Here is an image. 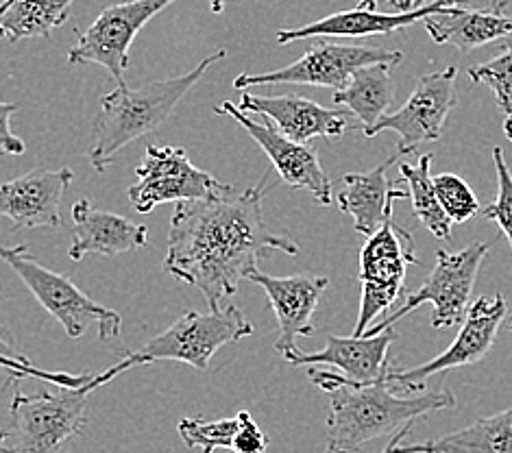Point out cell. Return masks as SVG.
<instances>
[{
    "mask_svg": "<svg viewBox=\"0 0 512 453\" xmlns=\"http://www.w3.org/2000/svg\"><path fill=\"white\" fill-rule=\"evenodd\" d=\"M266 179L249 190H231L221 199L177 203L170 216L168 275L197 288L207 308H225L240 281L271 251L297 255L299 244L268 229L262 203Z\"/></svg>",
    "mask_w": 512,
    "mask_h": 453,
    "instance_id": "1",
    "label": "cell"
},
{
    "mask_svg": "<svg viewBox=\"0 0 512 453\" xmlns=\"http://www.w3.org/2000/svg\"><path fill=\"white\" fill-rule=\"evenodd\" d=\"M308 375L314 386L329 393L325 453H362L371 440L399 434L423 416L451 410L458 403L449 390L399 395L388 373L375 384H353L340 373L319 369H310Z\"/></svg>",
    "mask_w": 512,
    "mask_h": 453,
    "instance_id": "2",
    "label": "cell"
},
{
    "mask_svg": "<svg viewBox=\"0 0 512 453\" xmlns=\"http://www.w3.org/2000/svg\"><path fill=\"white\" fill-rule=\"evenodd\" d=\"M225 57L227 51L221 48L186 75L146 83L142 88L118 85L116 90L105 94L101 112L94 120V144L88 153L90 166L96 173H105L125 146L160 129L205 72Z\"/></svg>",
    "mask_w": 512,
    "mask_h": 453,
    "instance_id": "3",
    "label": "cell"
},
{
    "mask_svg": "<svg viewBox=\"0 0 512 453\" xmlns=\"http://www.w3.org/2000/svg\"><path fill=\"white\" fill-rule=\"evenodd\" d=\"M251 334L253 325L236 305H225L221 310L205 314L188 310L173 325L166 327L162 334L153 336L140 351L127 353V358L109 366L105 373L94 375L88 390L94 393V390L103 388L120 373L162 360L184 362L197 371H207L218 351L240 342L242 338H249Z\"/></svg>",
    "mask_w": 512,
    "mask_h": 453,
    "instance_id": "4",
    "label": "cell"
},
{
    "mask_svg": "<svg viewBox=\"0 0 512 453\" xmlns=\"http://www.w3.org/2000/svg\"><path fill=\"white\" fill-rule=\"evenodd\" d=\"M0 260L22 279V284L42 303V308L62 323L68 338L77 340L96 325L99 340H112L123 329V316L90 299L70 277L48 271L31 255L27 244L0 247Z\"/></svg>",
    "mask_w": 512,
    "mask_h": 453,
    "instance_id": "5",
    "label": "cell"
},
{
    "mask_svg": "<svg viewBox=\"0 0 512 453\" xmlns=\"http://www.w3.org/2000/svg\"><path fill=\"white\" fill-rule=\"evenodd\" d=\"M88 386L59 393H14L9 406V453H59L88 423Z\"/></svg>",
    "mask_w": 512,
    "mask_h": 453,
    "instance_id": "6",
    "label": "cell"
},
{
    "mask_svg": "<svg viewBox=\"0 0 512 453\" xmlns=\"http://www.w3.org/2000/svg\"><path fill=\"white\" fill-rule=\"evenodd\" d=\"M486 253H489V242H471L458 253H449L445 249L436 251V266L425 279V284L408 292L406 301L395 314H388L384 321L375 323L367 329L364 336H380L401 318L408 316L423 303L434 305L432 314V327L434 329H447L460 325L465 321V316L471 308V297H473V286L475 279H478V271L484 262Z\"/></svg>",
    "mask_w": 512,
    "mask_h": 453,
    "instance_id": "7",
    "label": "cell"
},
{
    "mask_svg": "<svg viewBox=\"0 0 512 453\" xmlns=\"http://www.w3.org/2000/svg\"><path fill=\"white\" fill-rule=\"evenodd\" d=\"M408 264H419V257L414 253V238L408 229L390 218L367 238L360 251L358 279L362 284V299L353 336L362 338L367 334L373 318L393 308L404 295Z\"/></svg>",
    "mask_w": 512,
    "mask_h": 453,
    "instance_id": "8",
    "label": "cell"
},
{
    "mask_svg": "<svg viewBox=\"0 0 512 453\" xmlns=\"http://www.w3.org/2000/svg\"><path fill=\"white\" fill-rule=\"evenodd\" d=\"M138 181L129 188L133 210L151 214L157 205L212 201L229 194L231 186L192 164L181 146H146Z\"/></svg>",
    "mask_w": 512,
    "mask_h": 453,
    "instance_id": "9",
    "label": "cell"
},
{
    "mask_svg": "<svg viewBox=\"0 0 512 453\" xmlns=\"http://www.w3.org/2000/svg\"><path fill=\"white\" fill-rule=\"evenodd\" d=\"M404 59L401 51H388V48L369 46H347L321 40L308 48L295 64L279 70L260 72V75H240L234 81V88L247 92L255 85H316V88H332L336 92L345 90L351 77L360 68L373 64L397 66Z\"/></svg>",
    "mask_w": 512,
    "mask_h": 453,
    "instance_id": "10",
    "label": "cell"
},
{
    "mask_svg": "<svg viewBox=\"0 0 512 453\" xmlns=\"http://www.w3.org/2000/svg\"><path fill=\"white\" fill-rule=\"evenodd\" d=\"M173 3L175 0H127V3L105 7L68 51V64L103 66L118 85H127L125 75L133 40L146 22Z\"/></svg>",
    "mask_w": 512,
    "mask_h": 453,
    "instance_id": "11",
    "label": "cell"
},
{
    "mask_svg": "<svg viewBox=\"0 0 512 453\" xmlns=\"http://www.w3.org/2000/svg\"><path fill=\"white\" fill-rule=\"evenodd\" d=\"M506 314L508 303L502 295H497L495 299L480 297L478 301H473L465 321L460 323V332L456 334L454 342H451L443 353H438L434 360L421 366H414V369L390 366V384H393L401 395H419L425 390V382H428L432 375L482 362L484 355L491 351Z\"/></svg>",
    "mask_w": 512,
    "mask_h": 453,
    "instance_id": "12",
    "label": "cell"
},
{
    "mask_svg": "<svg viewBox=\"0 0 512 453\" xmlns=\"http://www.w3.org/2000/svg\"><path fill=\"white\" fill-rule=\"evenodd\" d=\"M456 79L458 70L454 66L423 75L401 109L386 114L373 127L362 129V133L367 138H375L382 131H395L399 136L397 151L404 155L417 151V146L423 142L441 140L445 120L458 103Z\"/></svg>",
    "mask_w": 512,
    "mask_h": 453,
    "instance_id": "13",
    "label": "cell"
},
{
    "mask_svg": "<svg viewBox=\"0 0 512 453\" xmlns=\"http://www.w3.org/2000/svg\"><path fill=\"white\" fill-rule=\"evenodd\" d=\"M214 112L234 118L238 125L249 133L251 140L266 153V157L271 159L275 173L284 183H288L290 188L310 192L312 199L323 207L332 205L334 201L332 179L327 177L319 159V153H316L314 146L288 140L271 125V122L268 120L258 122L249 118V114L240 112L238 105L231 101H223L221 105H216Z\"/></svg>",
    "mask_w": 512,
    "mask_h": 453,
    "instance_id": "14",
    "label": "cell"
},
{
    "mask_svg": "<svg viewBox=\"0 0 512 453\" xmlns=\"http://www.w3.org/2000/svg\"><path fill=\"white\" fill-rule=\"evenodd\" d=\"M253 284H258L268 297V303L275 312L279 325V338L275 340L277 353L288 360L290 355L299 351L297 338L314 336V312L319 308L323 292L329 286L327 277L314 275H292V277H271L262 271L249 273L247 277Z\"/></svg>",
    "mask_w": 512,
    "mask_h": 453,
    "instance_id": "15",
    "label": "cell"
},
{
    "mask_svg": "<svg viewBox=\"0 0 512 453\" xmlns=\"http://www.w3.org/2000/svg\"><path fill=\"white\" fill-rule=\"evenodd\" d=\"M75 173L70 168L38 166L0 186V216L11 229L62 227V199Z\"/></svg>",
    "mask_w": 512,
    "mask_h": 453,
    "instance_id": "16",
    "label": "cell"
},
{
    "mask_svg": "<svg viewBox=\"0 0 512 453\" xmlns=\"http://www.w3.org/2000/svg\"><path fill=\"white\" fill-rule=\"evenodd\" d=\"M238 109L264 116L282 136L299 144H310L314 138H340L349 127V116L343 109H327L299 94L260 96L242 92Z\"/></svg>",
    "mask_w": 512,
    "mask_h": 453,
    "instance_id": "17",
    "label": "cell"
},
{
    "mask_svg": "<svg viewBox=\"0 0 512 453\" xmlns=\"http://www.w3.org/2000/svg\"><path fill=\"white\" fill-rule=\"evenodd\" d=\"M471 0H434V3L401 11V14H382V11L373 9H349V11H338L327 18H321L316 22L306 24V27L299 29H282L277 31V42L279 44H290L308 38H369V35H390L401 29H408L410 24H417L428 20L432 16L443 14L449 7H462L469 5Z\"/></svg>",
    "mask_w": 512,
    "mask_h": 453,
    "instance_id": "18",
    "label": "cell"
},
{
    "mask_svg": "<svg viewBox=\"0 0 512 453\" xmlns=\"http://www.w3.org/2000/svg\"><path fill=\"white\" fill-rule=\"evenodd\" d=\"M397 340L393 329L380 336H327L325 347L314 353L301 349L286 360L292 366H334L345 379L353 384H375L386 377L390 362L388 351Z\"/></svg>",
    "mask_w": 512,
    "mask_h": 453,
    "instance_id": "19",
    "label": "cell"
},
{
    "mask_svg": "<svg viewBox=\"0 0 512 453\" xmlns=\"http://www.w3.org/2000/svg\"><path fill=\"white\" fill-rule=\"evenodd\" d=\"M149 244V229L131 218L96 210L88 201L81 199L72 205V238L68 255L81 262L88 255H120L144 249Z\"/></svg>",
    "mask_w": 512,
    "mask_h": 453,
    "instance_id": "20",
    "label": "cell"
},
{
    "mask_svg": "<svg viewBox=\"0 0 512 453\" xmlns=\"http://www.w3.org/2000/svg\"><path fill=\"white\" fill-rule=\"evenodd\" d=\"M399 157H406L401 151L390 155L380 166L367 173H347L340 181L336 192V203L340 212L351 216L353 229L362 236H373L386 220L393 218V205L397 199H406L408 192H401L393 181L388 179V168Z\"/></svg>",
    "mask_w": 512,
    "mask_h": 453,
    "instance_id": "21",
    "label": "cell"
},
{
    "mask_svg": "<svg viewBox=\"0 0 512 453\" xmlns=\"http://www.w3.org/2000/svg\"><path fill=\"white\" fill-rule=\"evenodd\" d=\"M508 0H497L489 9L449 7L425 22V31L436 44L458 48L460 53H471L475 48L491 44L512 35V18L504 14Z\"/></svg>",
    "mask_w": 512,
    "mask_h": 453,
    "instance_id": "22",
    "label": "cell"
},
{
    "mask_svg": "<svg viewBox=\"0 0 512 453\" xmlns=\"http://www.w3.org/2000/svg\"><path fill=\"white\" fill-rule=\"evenodd\" d=\"M410 430L395 434L384 453H512V408L484 416L458 432L404 445Z\"/></svg>",
    "mask_w": 512,
    "mask_h": 453,
    "instance_id": "23",
    "label": "cell"
},
{
    "mask_svg": "<svg viewBox=\"0 0 512 453\" xmlns=\"http://www.w3.org/2000/svg\"><path fill=\"white\" fill-rule=\"evenodd\" d=\"M390 68L386 64H373L360 68L351 77L345 90L334 94V105H343L351 116L362 125V129L380 122L390 105L395 101V83L390 79Z\"/></svg>",
    "mask_w": 512,
    "mask_h": 453,
    "instance_id": "24",
    "label": "cell"
},
{
    "mask_svg": "<svg viewBox=\"0 0 512 453\" xmlns=\"http://www.w3.org/2000/svg\"><path fill=\"white\" fill-rule=\"evenodd\" d=\"M75 0H3L0 40L16 44L29 38H48L68 20Z\"/></svg>",
    "mask_w": 512,
    "mask_h": 453,
    "instance_id": "25",
    "label": "cell"
},
{
    "mask_svg": "<svg viewBox=\"0 0 512 453\" xmlns=\"http://www.w3.org/2000/svg\"><path fill=\"white\" fill-rule=\"evenodd\" d=\"M430 166H432L430 153L421 155L417 164L404 162L399 166L401 183H406L408 186V194L412 199V212L419 218V223L428 229L434 238L449 240L454 223H451L447 214L443 212L441 203H438L432 175H430Z\"/></svg>",
    "mask_w": 512,
    "mask_h": 453,
    "instance_id": "26",
    "label": "cell"
},
{
    "mask_svg": "<svg viewBox=\"0 0 512 453\" xmlns=\"http://www.w3.org/2000/svg\"><path fill=\"white\" fill-rule=\"evenodd\" d=\"M179 436L186 447L201 449L203 453H214L216 449H234V440L240 430V414L234 419H218V421H203V419H181Z\"/></svg>",
    "mask_w": 512,
    "mask_h": 453,
    "instance_id": "27",
    "label": "cell"
},
{
    "mask_svg": "<svg viewBox=\"0 0 512 453\" xmlns=\"http://www.w3.org/2000/svg\"><path fill=\"white\" fill-rule=\"evenodd\" d=\"M432 183L438 203H441L443 212L447 214L451 223H467L473 216H478V197H475L465 179L454 173H441L432 177Z\"/></svg>",
    "mask_w": 512,
    "mask_h": 453,
    "instance_id": "28",
    "label": "cell"
},
{
    "mask_svg": "<svg viewBox=\"0 0 512 453\" xmlns=\"http://www.w3.org/2000/svg\"><path fill=\"white\" fill-rule=\"evenodd\" d=\"M467 72L473 83H482L495 94L497 105L506 116L512 114V46L486 64L471 66Z\"/></svg>",
    "mask_w": 512,
    "mask_h": 453,
    "instance_id": "29",
    "label": "cell"
},
{
    "mask_svg": "<svg viewBox=\"0 0 512 453\" xmlns=\"http://www.w3.org/2000/svg\"><path fill=\"white\" fill-rule=\"evenodd\" d=\"M493 162H495V175H497V194L495 199L484 207L482 214L484 218L493 220V223L504 231L512 251V173L506 164L504 151L499 149V146L493 149ZM510 332H512V321H510Z\"/></svg>",
    "mask_w": 512,
    "mask_h": 453,
    "instance_id": "30",
    "label": "cell"
},
{
    "mask_svg": "<svg viewBox=\"0 0 512 453\" xmlns=\"http://www.w3.org/2000/svg\"><path fill=\"white\" fill-rule=\"evenodd\" d=\"M0 369L9 371L7 384H14L16 379L24 377H33V379H42V382L55 384L59 388H68V390H79L83 386H88L92 382L94 375H70V373H53V371H44L38 369L27 355H18V358H11V355L0 353Z\"/></svg>",
    "mask_w": 512,
    "mask_h": 453,
    "instance_id": "31",
    "label": "cell"
},
{
    "mask_svg": "<svg viewBox=\"0 0 512 453\" xmlns=\"http://www.w3.org/2000/svg\"><path fill=\"white\" fill-rule=\"evenodd\" d=\"M240 414V430L234 440V453H266L268 449V438L260 430L258 423L251 419L249 412H238Z\"/></svg>",
    "mask_w": 512,
    "mask_h": 453,
    "instance_id": "32",
    "label": "cell"
},
{
    "mask_svg": "<svg viewBox=\"0 0 512 453\" xmlns=\"http://www.w3.org/2000/svg\"><path fill=\"white\" fill-rule=\"evenodd\" d=\"M18 103H3L0 101V153L9 157H20L27 151V146L11 131V118L18 114Z\"/></svg>",
    "mask_w": 512,
    "mask_h": 453,
    "instance_id": "33",
    "label": "cell"
},
{
    "mask_svg": "<svg viewBox=\"0 0 512 453\" xmlns=\"http://www.w3.org/2000/svg\"><path fill=\"white\" fill-rule=\"evenodd\" d=\"M377 3L380 0H360V9H377ZM386 3L393 5L397 9V14H401V11H410V0H386Z\"/></svg>",
    "mask_w": 512,
    "mask_h": 453,
    "instance_id": "34",
    "label": "cell"
},
{
    "mask_svg": "<svg viewBox=\"0 0 512 453\" xmlns=\"http://www.w3.org/2000/svg\"><path fill=\"white\" fill-rule=\"evenodd\" d=\"M0 353H5V355H11V358H18V355H20V353H16L14 349H11V345H9V342H5L3 334H0Z\"/></svg>",
    "mask_w": 512,
    "mask_h": 453,
    "instance_id": "35",
    "label": "cell"
},
{
    "mask_svg": "<svg viewBox=\"0 0 512 453\" xmlns=\"http://www.w3.org/2000/svg\"><path fill=\"white\" fill-rule=\"evenodd\" d=\"M207 3H210V7H212L214 14H223V9H225V0H207Z\"/></svg>",
    "mask_w": 512,
    "mask_h": 453,
    "instance_id": "36",
    "label": "cell"
},
{
    "mask_svg": "<svg viewBox=\"0 0 512 453\" xmlns=\"http://www.w3.org/2000/svg\"><path fill=\"white\" fill-rule=\"evenodd\" d=\"M504 133H506V138L512 142V114L506 116V120H504Z\"/></svg>",
    "mask_w": 512,
    "mask_h": 453,
    "instance_id": "37",
    "label": "cell"
},
{
    "mask_svg": "<svg viewBox=\"0 0 512 453\" xmlns=\"http://www.w3.org/2000/svg\"><path fill=\"white\" fill-rule=\"evenodd\" d=\"M434 3V0H410V9H419V7H425Z\"/></svg>",
    "mask_w": 512,
    "mask_h": 453,
    "instance_id": "38",
    "label": "cell"
},
{
    "mask_svg": "<svg viewBox=\"0 0 512 453\" xmlns=\"http://www.w3.org/2000/svg\"><path fill=\"white\" fill-rule=\"evenodd\" d=\"M0 453H9V447H7V432H0Z\"/></svg>",
    "mask_w": 512,
    "mask_h": 453,
    "instance_id": "39",
    "label": "cell"
},
{
    "mask_svg": "<svg viewBox=\"0 0 512 453\" xmlns=\"http://www.w3.org/2000/svg\"><path fill=\"white\" fill-rule=\"evenodd\" d=\"M510 46H512V35H510Z\"/></svg>",
    "mask_w": 512,
    "mask_h": 453,
    "instance_id": "40",
    "label": "cell"
}]
</instances>
